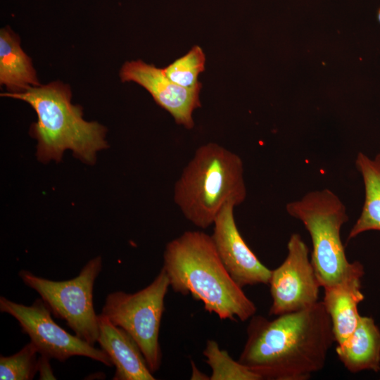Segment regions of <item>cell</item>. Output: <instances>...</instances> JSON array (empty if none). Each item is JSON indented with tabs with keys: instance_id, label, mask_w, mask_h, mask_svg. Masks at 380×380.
I'll use <instances>...</instances> for the list:
<instances>
[{
	"instance_id": "obj_1",
	"label": "cell",
	"mask_w": 380,
	"mask_h": 380,
	"mask_svg": "<svg viewBox=\"0 0 380 380\" xmlns=\"http://www.w3.org/2000/svg\"><path fill=\"white\" fill-rule=\"evenodd\" d=\"M238 361L266 380H307L325 366L335 342L322 301L268 319L254 315Z\"/></svg>"
},
{
	"instance_id": "obj_2",
	"label": "cell",
	"mask_w": 380,
	"mask_h": 380,
	"mask_svg": "<svg viewBox=\"0 0 380 380\" xmlns=\"http://www.w3.org/2000/svg\"><path fill=\"white\" fill-rule=\"evenodd\" d=\"M162 267L175 293L191 295L222 320L245 322L256 313L255 303L232 279L211 235L204 232L186 231L169 241Z\"/></svg>"
},
{
	"instance_id": "obj_3",
	"label": "cell",
	"mask_w": 380,
	"mask_h": 380,
	"mask_svg": "<svg viewBox=\"0 0 380 380\" xmlns=\"http://www.w3.org/2000/svg\"><path fill=\"white\" fill-rule=\"evenodd\" d=\"M1 96L24 101L35 110L37 120L30 134L37 141V158L42 163L60 162L63 153L71 150L77 158L94 164L96 153L108 147L106 128L83 119L82 108L71 103L70 88L62 82Z\"/></svg>"
},
{
	"instance_id": "obj_4",
	"label": "cell",
	"mask_w": 380,
	"mask_h": 380,
	"mask_svg": "<svg viewBox=\"0 0 380 380\" xmlns=\"http://www.w3.org/2000/svg\"><path fill=\"white\" fill-rule=\"evenodd\" d=\"M246 196L241 158L213 142L196 150L174 187V201L183 215L203 229L213 224L227 204L237 206Z\"/></svg>"
},
{
	"instance_id": "obj_5",
	"label": "cell",
	"mask_w": 380,
	"mask_h": 380,
	"mask_svg": "<svg viewBox=\"0 0 380 380\" xmlns=\"http://www.w3.org/2000/svg\"><path fill=\"white\" fill-rule=\"evenodd\" d=\"M286 210L310 235L311 261L322 287L340 282L352 266L341 239V227L349 220L343 203L331 190L324 189L288 203Z\"/></svg>"
},
{
	"instance_id": "obj_6",
	"label": "cell",
	"mask_w": 380,
	"mask_h": 380,
	"mask_svg": "<svg viewBox=\"0 0 380 380\" xmlns=\"http://www.w3.org/2000/svg\"><path fill=\"white\" fill-rule=\"evenodd\" d=\"M169 287V278L162 267L150 284L135 293H108L101 313L134 338L153 374L162 364L159 332Z\"/></svg>"
},
{
	"instance_id": "obj_7",
	"label": "cell",
	"mask_w": 380,
	"mask_h": 380,
	"mask_svg": "<svg viewBox=\"0 0 380 380\" xmlns=\"http://www.w3.org/2000/svg\"><path fill=\"white\" fill-rule=\"evenodd\" d=\"M102 270V259H91L79 274L68 280L53 281L21 270L23 282L34 290L51 313L65 322L75 335L94 346L99 333V315L94 307V285Z\"/></svg>"
},
{
	"instance_id": "obj_8",
	"label": "cell",
	"mask_w": 380,
	"mask_h": 380,
	"mask_svg": "<svg viewBox=\"0 0 380 380\" xmlns=\"http://www.w3.org/2000/svg\"><path fill=\"white\" fill-rule=\"evenodd\" d=\"M0 311L18 321L22 332L28 335L40 355L59 362H65L73 356H84L107 367L113 366L111 359L102 349L95 348L58 325L41 298L30 305H25L1 296Z\"/></svg>"
},
{
	"instance_id": "obj_9",
	"label": "cell",
	"mask_w": 380,
	"mask_h": 380,
	"mask_svg": "<svg viewBox=\"0 0 380 380\" xmlns=\"http://www.w3.org/2000/svg\"><path fill=\"white\" fill-rule=\"evenodd\" d=\"M287 251L283 262L272 270L269 281L272 300L269 314L276 317L315 304L322 287L308 247L299 234L291 235Z\"/></svg>"
},
{
	"instance_id": "obj_10",
	"label": "cell",
	"mask_w": 380,
	"mask_h": 380,
	"mask_svg": "<svg viewBox=\"0 0 380 380\" xmlns=\"http://www.w3.org/2000/svg\"><path fill=\"white\" fill-rule=\"evenodd\" d=\"M227 204L213 223L211 235L217 252L225 268L241 287L268 284L272 270L263 265L247 245L236 224L234 210Z\"/></svg>"
},
{
	"instance_id": "obj_11",
	"label": "cell",
	"mask_w": 380,
	"mask_h": 380,
	"mask_svg": "<svg viewBox=\"0 0 380 380\" xmlns=\"http://www.w3.org/2000/svg\"><path fill=\"white\" fill-rule=\"evenodd\" d=\"M120 77L122 82H134L146 89L156 103L173 117L176 123L186 129L193 128L192 114L201 106L199 94L202 86L194 89L182 87L172 82L163 68L141 60L125 63Z\"/></svg>"
},
{
	"instance_id": "obj_12",
	"label": "cell",
	"mask_w": 380,
	"mask_h": 380,
	"mask_svg": "<svg viewBox=\"0 0 380 380\" xmlns=\"http://www.w3.org/2000/svg\"><path fill=\"white\" fill-rule=\"evenodd\" d=\"M364 274L363 265L354 261L340 282L324 288L322 302L330 317L337 344L348 339L358 323L360 315L357 307L365 298L361 291Z\"/></svg>"
},
{
	"instance_id": "obj_13",
	"label": "cell",
	"mask_w": 380,
	"mask_h": 380,
	"mask_svg": "<svg viewBox=\"0 0 380 380\" xmlns=\"http://www.w3.org/2000/svg\"><path fill=\"white\" fill-rule=\"evenodd\" d=\"M97 342L115 367L113 380H155L136 341L123 329L99 315Z\"/></svg>"
},
{
	"instance_id": "obj_14",
	"label": "cell",
	"mask_w": 380,
	"mask_h": 380,
	"mask_svg": "<svg viewBox=\"0 0 380 380\" xmlns=\"http://www.w3.org/2000/svg\"><path fill=\"white\" fill-rule=\"evenodd\" d=\"M336 353L344 367L351 373L380 370V329L374 319L360 317L353 334L341 344Z\"/></svg>"
},
{
	"instance_id": "obj_15",
	"label": "cell",
	"mask_w": 380,
	"mask_h": 380,
	"mask_svg": "<svg viewBox=\"0 0 380 380\" xmlns=\"http://www.w3.org/2000/svg\"><path fill=\"white\" fill-rule=\"evenodd\" d=\"M0 83L9 93L40 85L32 60L22 49L19 37L9 27L0 32Z\"/></svg>"
},
{
	"instance_id": "obj_16",
	"label": "cell",
	"mask_w": 380,
	"mask_h": 380,
	"mask_svg": "<svg viewBox=\"0 0 380 380\" xmlns=\"http://www.w3.org/2000/svg\"><path fill=\"white\" fill-rule=\"evenodd\" d=\"M355 164L362 177L365 200L361 213L352 227L347 241L365 232H380V153L372 158L359 152Z\"/></svg>"
},
{
	"instance_id": "obj_17",
	"label": "cell",
	"mask_w": 380,
	"mask_h": 380,
	"mask_svg": "<svg viewBox=\"0 0 380 380\" xmlns=\"http://www.w3.org/2000/svg\"><path fill=\"white\" fill-rule=\"evenodd\" d=\"M203 354L212 370L210 380H261L258 374L233 360L214 340L207 341Z\"/></svg>"
},
{
	"instance_id": "obj_18",
	"label": "cell",
	"mask_w": 380,
	"mask_h": 380,
	"mask_svg": "<svg viewBox=\"0 0 380 380\" xmlns=\"http://www.w3.org/2000/svg\"><path fill=\"white\" fill-rule=\"evenodd\" d=\"M205 53L196 45L163 70L172 82L186 89H194L202 86L198 77L205 70Z\"/></svg>"
},
{
	"instance_id": "obj_19",
	"label": "cell",
	"mask_w": 380,
	"mask_h": 380,
	"mask_svg": "<svg viewBox=\"0 0 380 380\" xmlns=\"http://www.w3.org/2000/svg\"><path fill=\"white\" fill-rule=\"evenodd\" d=\"M37 350L30 341L10 356H0L1 380H32L37 372Z\"/></svg>"
},
{
	"instance_id": "obj_20",
	"label": "cell",
	"mask_w": 380,
	"mask_h": 380,
	"mask_svg": "<svg viewBox=\"0 0 380 380\" xmlns=\"http://www.w3.org/2000/svg\"><path fill=\"white\" fill-rule=\"evenodd\" d=\"M50 360L51 358L42 355L38 357L37 372L39 374V379H56L51 367Z\"/></svg>"
},
{
	"instance_id": "obj_21",
	"label": "cell",
	"mask_w": 380,
	"mask_h": 380,
	"mask_svg": "<svg viewBox=\"0 0 380 380\" xmlns=\"http://www.w3.org/2000/svg\"><path fill=\"white\" fill-rule=\"evenodd\" d=\"M192 375L191 379H210V376H205L199 371L196 365L191 361Z\"/></svg>"
},
{
	"instance_id": "obj_22",
	"label": "cell",
	"mask_w": 380,
	"mask_h": 380,
	"mask_svg": "<svg viewBox=\"0 0 380 380\" xmlns=\"http://www.w3.org/2000/svg\"><path fill=\"white\" fill-rule=\"evenodd\" d=\"M377 18H378L379 22L380 23V8L378 11Z\"/></svg>"
}]
</instances>
